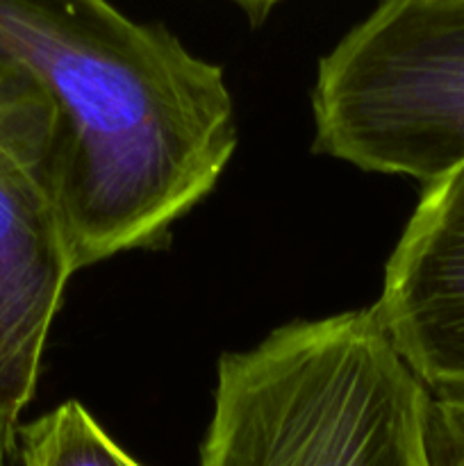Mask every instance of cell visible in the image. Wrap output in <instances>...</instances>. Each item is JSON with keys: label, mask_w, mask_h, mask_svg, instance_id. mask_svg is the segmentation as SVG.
I'll return each instance as SVG.
<instances>
[{"label": "cell", "mask_w": 464, "mask_h": 466, "mask_svg": "<svg viewBox=\"0 0 464 466\" xmlns=\"http://www.w3.org/2000/svg\"><path fill=\"white\" fill-rule=\"evenodd\" d=\"M0 146L32 173L76 271L153 248L235 153L221 68L109 0H0Z\"/></svg>", "instance_id": "6da1fadb"}, {"label": "cell", "mask_w": 464, "mask_h": 466, "mask_svg": "<svg viewBox=\"0 0 464 466\" xmlns=\"http://www.w3.org/2000/svg\"><path fill=\"white\" fill-rule=\"evenodd\" d=\"M430 403L373 308L296 321L221 358L200 466H432Z\"/></svg>", "instance_id": "7a4b0ae2"}, {"label": "cell", "mask_w": 464, "mask_h": 466, "mask_svg": "<svg viewBox=\"0 0 464 466\" xmlns=\"http://www.w3.org/2000/svg\"><path fill=\"white\" fill-rule=\"evenodd\" d=\"M317 153L439 180L464 164V0H382L318 64Z\"/></svg>", "instance_id": "3957f363"}, {"label": "cell", "mask_w": 464, "mask_h": 466, "mask_svg": "<svg viewBox=\"0 0 464 466\" xmlns=\"http://www.w3.org/2000/svg\"><path fill=\"white\" fill-rule=\"evenodd\" d=\"M373 309L432 399L464 405V164L426 185Z\"/></svg>", "instance_id": "277c9868"}, {"label": "cell", "mask_w": 464, "mask_h": 466, "mask_svg": "<svg viewBox=\"0 0 464 466\" xmlns=\"http://www.w3.org/2000/svg\"><path fill=\"white\" fill-rule=\"evenodd\" d=\"M66 239L32 173L0 146V466L18 460L21 417L68 278Z\"/></svg>", "instance_id": "5b68a950"}, {"label": "cell", "mask_w": 464, "mask_h": 466, "mask_svg": "<svg viewBox=\"0 0 464 466\" xmlns=\"http://www.w3.org/2000/svg\"><path fill=\"white\" fill-rule=\"evenodd\" d=\"M18 460L23 466H141L109 440L77 400L23 423Z\"/></svg>", "instance_id": "8992f818"}, {"label": "cell", "mask_w": 464, "mask_h": 466, "mask_svg": "<svg viewBox=\"0 0 464 466\" xmlns=\"http://www.w3.org/2000/svg\"><path fill=\"white\" fill-rule=\"evenodd\" d=\"M428 453L432 466H464L462 403L432 399L428 419Z\"/></svg>", "instance_id": "52a82bcc"}, {"label": "cell", "mask_w": 464, "mask_h": 466, "mask_svg": "<svg viewBox=\"0 0 464 466\" xmlns=\"http://www.w3.org/2000/svg\"><path fill=\"white\" fill-rule=\"evenodd\" d=\"M237 5H239V7H244L246 12L250 14V16L253 18H264L267 16L268 12H271L273 7H276L277 3H280V0H235Z\"/></svg>", "instance_id": "ba28073f"}]
</instances>
